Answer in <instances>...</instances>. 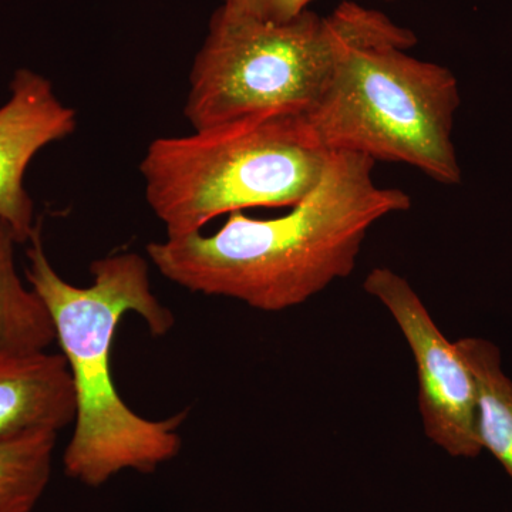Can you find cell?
Listing matches in <instances>:
<instances>
[{
    "mask_svg": "<svg viewBox=\"0 0 512 512\" xmlns=\"http://www.w3.org/2000/svg\"><path fill=\"white\" fill-rule=\"evenodd\" d=\"M383 2H397V0H383Z\"/></svg>",
    "mask_w": 512,
    "mask_h": 512,
    "instance_id": "4fadbf2b",
    "label": "cell"
},
{
    "mask_svg": "<svg viewBox=\"0 0 512 512\" xmlns=\"http://www.w3.org/2000/svg\"><path fill=\"white\" fill-rule=\"evenodd\" d=\"M74 417L76 396L62 353L0 356V437L59 433Z\"/></svg>",
    "mask_w": 512,
    "mask_h": 512,
    "instance_id": "ba28073f",
    "label": "cell"
},
{
    "mask_svg": "<svg viewBox=\"0 0 512 512\" xmlns=\"http://www.w3.org/2000/svg\"><path fill=\"white\" fill-rule=\"evenodd\" d=\"M363 289L389 311L412 350L426 436L451 457L480 456L477 383L456 345L441 333L402 275L389 268L372 269Z\"/></svg>",
    "mask_w": 512,
    "mask_h": 512,
    "instance_id": "8992f818",
    "label": "cell"
},
{
    "mask_svg": "<svg viewBox=\"0 0 512 512\" xmlns=\"http://www.w3.org/2000/svg\"><path fill=\"white\" fill-rule=\"evenodd\" d=\"M28 242L26 281L52 318L76 396L64 473L94 488L127 470L154 473L180 453L188 412L144 419L124 402L111 373L114 336L127 313H137L153 336L167 335L175 323L174 313L151 288L147 259L136 252L97 259L90 265L92 285L80 288L53 268L40 222Z\"/></svg>",
    "mask_w": 512,
    "mask_h": 512,
    "instance_id": "7a4b0ae2",
    "label": "cell"
},
{
    "mask_svg": "<svg viewBox=\"0 0 512 512\" xmlns=\"http://www.w3.org/2000/svg\"><path fill=\"white\" fill-rule=\"evenodd\" d=\"M329 154L305 113L266 111L158 137L140 173L167 237H183L232 212L292 208L318 185Z\"/></svg>",
    "mask_w": 512,
    "mask_h": 512,
    "instance_id": "277c9868",
    "label": "cell"
},
{
    "mask_svg": "<svg viewBox=\"0 0 512 512\" xmlns=\"http://www.w3.org/2000/svg\"><path fill=\"white\" fill-rule=\"evenodd\" d=\"M222 5L271 22H285L301 15L315 0H221Z\"/></svg>",
    "mask_w": 512,
    "mask_h": 512,
    "instance_id": "7c38bea8",
    "label": "cell"
},
{
    "mask_svg": "<svg viewBox=\"0 0 512 512\" xmlns=\"http://www.w3.org/2000/svg\"><path fill=\"white\" fill-rule=\"evenodd\" d=\"M18 244L13 229L0 220V356L35 355L56 342L45 303L18 274Z\"/></svg>",
    "mask_w": 512,
    "mask_h": 512,
    "instance_id": "9c48e42d",
    "label": "cell"
},
{
    "mask_svg": "<svg viewBox=\"0 0 512 512\" xmlns=\"http://www.w3.org/2000/svg\"><path fill=\"white\" fill-rule=\"evenodd\" d=\"M454 345L476 379L481 446L512 480V380L505 375L500 349L480 338L460 339Z\"/></svg>",
    "mask_w": 512,
    "mask_h": 512,
    "instance_id": "30bf717a",
    "label": "cell"
},
{
    "mask_svg": "<svg viewBox=\"0 0 512 512\" xmlns=\"http://www.w3.org/2000/svg\"><path fill=\"white\" fill-rule=\"evenodd\" d=\"M375 164L332 151L318 185L288 214L258 220L232 212L215 234L151 242L148 261L190 292L262 312L295 308L355 271L373 225L412 208L409 194L373 181Z\"/></svg>",
    "mask_w": 512,
    "mask_h": 512,
    "instance_id": "6da1fadb",
    "label": "cell"
},
{
    "mask_svg": "<svg viewBox=\"0 0 512 512\" xmlns=\"http://www.w3.org/2000/svg\"><path fill=\"white\" fill-rule=\"evenodd\" d=\"M345 37L339 8L271 22L221 3L191 66L185 119L204 130L266 111L309 113Z\"/></svg>",
    "mask_w": 512,
    "mask_h": 512,
    "instance_id": "5b68a950",
    "label": "cell"
},
{
    "mask_svg": "<svg viewBox=\"0 0 512 512\" xmlns=\"http://www.w3.org/2000/svg\"><path fill=\"white\" fill-rule=\"evenodd\" d=\"M56 431L0 437V512H32L52 476Z\"/></svg>",
    "mask_w": 512,
    "mask_h": 512,
    "instance_id": "8fae6325",
    "label": "cell"
},
{
    "mask_svg": "<svg viewBox=\"0 0 512 512\" xmlns=\"http://www.w3.org/2000/svg\"><path fill=\"white\" fill-rule=\"evenodd\" d=\"M77 113L57 96L53 84L29 69L16 70L9 97L0 106V220L25 244L39 225L25 188V174L39 151L72 136Z\"/></svg>",
    "mask_w": 512,
    "mask_h": 512,
    "instance_id": "52a82bcc",
    "label": "cell"
},
{
    "mask_svg": "<svg viewBox=\"0 0 512 512\" xmlns=\"http://www.w3.org/2000/svg\"><path fill=\"white\" fill-rule=\"evenodd\" d=\"M346 37L328 84L306 120L326 151L416 168L444 185L461 181L453 141L456 76L409 55L413 30L379 10L340 3Z\"/></svg>",
    "mask_w": 512,
    "mask_h": 512,
    "instance_id": "3957f363",
    "label": "cell"
}]
</instances>
